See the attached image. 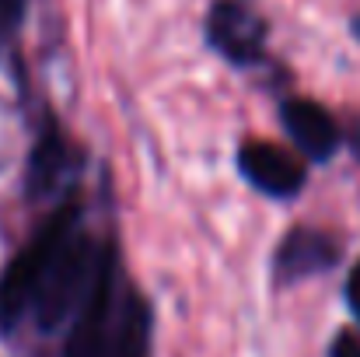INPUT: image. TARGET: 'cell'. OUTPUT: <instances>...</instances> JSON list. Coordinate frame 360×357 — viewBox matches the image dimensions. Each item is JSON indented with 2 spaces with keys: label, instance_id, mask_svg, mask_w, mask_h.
Returning <instances> with one entry per match:
<instances>
[{
  "label": "cell",
  "instance_id": "3957f363",
  "mask_svg": "<svg viewBox=\"0 0 360 357\" xmlns=\"http://www.w3.org/2000/svg\"><path fill=\"white\" fill-rule=\"evenodd\" d=\"M120 266H116V249L109 245L102 273L74 315V330L67 337L63 357H109L112 347V326H116V308H120Z\"/></svg>",
  "mask_w": 360,
  "mask_h": 357
},
{
  "label": "cell",
  "instance_id": "277c9868",
  "mask_svg": "<svg viewBox=\"0 0 360 357\" xmlns=\"http://www.w3.org/2000/svg\"><path fill=\"white\" fill-rule=\"evenodd\" d=\"M266 18L248 0H214L207 11V42L228 63L252 67L266 56Z\"/></svg>",
  "mask_w": 360,
  "mask_h": 357
},
{
  "label": "cell",
  "instance_id": "4fadbf2b",
  "mask_svg": "<svg viewBox=\"0 0 360 357\" xmlns=\"http://www.w3.org/2000/svg\"><path fill=\"white\" fill-rule=\"evenodd\" d=\"M354 35H357V39H360V14H357V18H354Z\"/></svg>",
  "mask_w": 360,
  "mask_h": 357
},
{
  "label": "cell",
  "instance_id": "52a82bcc",
  "mask_svg": "<svg viewBox=\"0 0 360 357\" xmlns=\"http://www.w3.org/2000/svg\"><path fill=\"white\" fill-rule=\"evenodd\" d=\"M340 263V245L336 238L326 235V232H315V228H294L287 232L280 249H276V259H273V270L283 284H297L304 277H315V273H326Z\"/></svg>",
  "mask_w": 360,
  "mask_h": 357
},
{
  "label": "cell",
  "instance_id": "8fae6325",
  "mask_svg": "<svg viewBox=\"0 0 360 357\" xmlns=\"http://www.w3.org/2000/svg\"><path fill=\"white\" fill-rule=\"evenodd\" d=\"M329 357H360V340L354 337V333H340V337L333 340Z\"/></svg>",
  "mask_w": 360,
  "mask_h": 357
},
{
  "label": "cell",
  "instance_id": "30bf717a",
  "mask_svg": "<svg viewBox=\"0 0 360 357\" xmlns=\"http://www.w3.org/2000/svg\"><path fill=\"white\" fill-rule=\"evenodd\" d=\"M25 7H28V0H0V49L18 32V25L25 18Z\"/></svg>",
  "mask_w": 360,
  "mask_h": 357
},
{
  "label": "cell",
  "instance_id": "8992f818",
  "mask_svg": "<svg viewBox=\"0 0 360 357\" xmlns=\"http://www.w3.org/2000/svg\"><path fill=\"white\" fill-rule=\"evenodd\" d=\"M280 123L290 133V140L301 147V154H308L311 161H329L340 151L343 140L340 123L326 106L311 99H287L280 106Z\"/></svg>",
  "mask_w": 360,
  "mask_h": 357
},
{
  "label": "cell",
  "instance_id": "7c38bea8",
  "mask_svg": "<svg viewBox=\"0 0 360 357\" xmlns=\"http://www.w3.org/2000/svg\"><path fill=\"white\" fill-rule=\"evenodd\" d=\"M347 301H350V312L357 315V322H360V263L347 277Z\"/></svg>",
  "mask_w": 360,
  "mask_h": 357
},
{
  "label": "cell",
  "instance_id": "7a4b0ae2",
  "mask_svg": "<svg viewBox=\"0 0 360 357\" xmlns=\"http://www.w3.org/2000/svg\"><path fill=\"white\" fill-rule=\"evenodd\" d=\"M63 218H67V207H60L42 228L39 235L32 238L4 270L0 277V326L4 330H14L35 305V291H39V280H42V270H46V259H49V249L63 228Z\"/></svg>",
  "mask_w": 360,
  "mask_h": 357
},
{
  "label": "cell",
  "instance_id": "5b68a950",
  "mask_svg": "<svg viewBox=\"0 0 360 357\" xmlns=\"http://www.w3.org/2000/svg\"><path fill=\"white\" fill-rule=\"evenodd\" d=\"M238 168L259 193L276 196V200L297 196L301 186H304V179H308L304 161H297L290 151H283V147H276V144H266V140H248V144H241Z\"/></svg>",
  "mask_w": 360,
  "mask_h": 357
},
{
  "label": "cell",
  "instance_id": "6da1fadb",
  "mask_svg": "<svg viewBox=\"0 0 360 357\" xmlns=\"http://www.w3.org/2000/svg\"><path fill=\"white\" fill-rule=\"evenodd\" d=\"M105 252H109V245L98 249L81 232V207L67 203L63 228L49 249V259H46V270H42V280L35 291V305H32V315L42 333H56L60 322H67L70 315L81 312V305L88 301V294L102 273Z\"/></svg>",
  "mask_w": 360,
  "mask_h": 357
},
{
  "label": "cell",
  "instance_id": "9c48e42d",
  "mask_svg": "<svg viewBox=\"0 0 360 357\" xmlns=\"http://www.w3.org/2000/svg\"><path fill=\"white\" fill-rule=\"evenodd\" d=\"M70 168V151L67 140L56 133H46L39 140V147L32 151V165H28V186L32 193H53V186H60V179Z\"/></svg>",
  "mask_w": 360,
  "mask_h": 357
},
{
  "label": "cell",
  "instance_id": "ba28073f",
  "mask_svg": "<svg viewBox=\"0 0 360 357\" xmlns=\"http://www.w3.org/2000/svg\"><path fill=\"white\" fill-rule=\"evenodd\" d=\"M147 351H150V305L136 291H122L109 357H147Z\"/></svg>",
  "mask_w": 360,
  "mask_h": 357
}]
</instances>
